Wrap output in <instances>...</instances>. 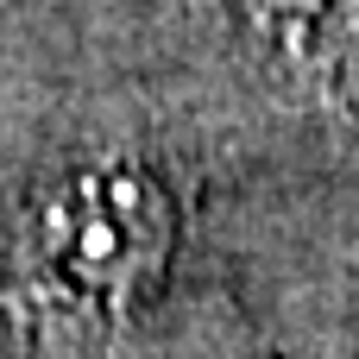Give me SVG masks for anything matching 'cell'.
Returning a JSON list of instances; mask_svg holds the SVG:
<instances>
[{
	"label": "cell",
	"instance_id": "6da1fadb",
	"mask_svg": "<svg viewBox=\"0 0 359 359\" xmlns=\"http://www.w3.org/2000/svg\"><path fill=\"white\" fill-rule=\"evenodd\" d=\"M19 259L57 303L120 309L170 259V196L133 164H82L25 208Z\"/></svg>",
	"mask_w": 359,
	"mask_h": 359
},
{
	"label": "cell",
	"instance_id": "7a4b0ae2",
	"mask_svg": "<svg viewBox=\"0 0 359 359\" xmlns=\"http://www.w3.org/2000/svg\"><path fill=\"white\" fill-rule=\"evenodd\" d=\"M259 6H265V13H309L316 0H259Z\"/></svg>",
	"mask_w": 359,
	"mask_h": 359
}]
</instances>
